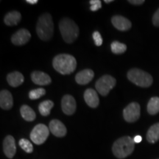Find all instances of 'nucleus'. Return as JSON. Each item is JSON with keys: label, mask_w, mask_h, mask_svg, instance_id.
Here are the masks:
<instances>
[{"label": "nucleus", "mask_w": 159, "mask_h": 159, "mask_svg": "<svg viewBox=\"0 0 159 159\" xmlns=\"http://www.w3.org/2000/svg\"><path fill=\"white\" fill-rule=\"evenodd\" d=\"M3 150L5 156L8 158H13L16 152L15 139L12 136L5 137L3 142Z\"/></svg>", "instance_id": "f8f14e48"}, {"label": "nucleus", "mask_w": 159, "mask_h": 159, "mask_svg": "<svg viewBox=\"0 0 159 159\" xmlns=\"http://www.w3.org/2000/svg\"><path fill=\"white\" fill-rule=\"evenodd\" d=\"M142 136H136L134 137V142L135 143H139V142H142Z\"/></svg>", "instance_id": "7c9ffc66"}, {"label": "nucleus", "mask_w": 159, "mask_h": 159, "mask_svg": "<svg viewBox=\"0 0 159 159\" xmlns=\"http://www.w3.org/2000/svg\"><path fill=\"white\" fill-rule=\"evenodd\" d=\"M31 39L30 33L26 29L19 30L12 35L11 41L14 45L21 46L27 43Z\"/></svg>", "instance_id": "1a4fd4ad"}, {"label": "nucleus", "mask_w": 159, "mask_h": 159, "mask_svg": "<svg viewBox=\"0 0 159 159\" xmlns=\"http://www.w3.org/2000/svg\"><path fill=\"white\" fill-rule=\"evenodd\" d=\"M148 111L150 115H156L159 112V97H152L148 104Z\"/></svg>", "instance_id": "5701e85b"}, {"label": "nucleus", "mask_w": 159, "mask_h": 159, "mask_svg": "<svg viewBox=\"0 0 159 159\" xmlns=\"http://www.w3.org/2000/svg\"><path fill=\"white\" fill-rule=\"evenodd\" d=\"M59 29L65 42L73 43L79 35V27L74 21L68 18L61 19L59 23Z\"/></svg>", "instance_id": "20e7f679"}, {"label": "nucleus", "mask_w": 159, "mask_h": 159, "mask_svg": "<svg viewBox=\"0 0 159 159\" xmlns=\"http://www.w3.org/2000/svg\"><path fill=\"white\" fill-rule=\"evenodd\" d=\"M84 99L86 104L91 108H95L99 105V99L97 91L92 89H88L84 92Z\"/></svg>", "instance_id": "2eb2a0df"}, {"label": "nucleus", "mask_w": 159, "mask_h": 159, "mask_svg": "<svg viewBox=\"0 0 159 159\" xmlns=\"http://www.w3.org/2000/svg\"><path fill=\"white\" fill-rule=\"evenodd\" d=\"M7 80L11 86L18 87L24 83L25 77H24L23 75L19 71H13V72L7 75Z\"/></svg>", "instance_id": "a211bd4d"}, {"label": "nucleus", "mask_w": 159, "mask_h": 159, "mask_svg": "<svg viewBox=\"0 0 159 159\" xmlns=\"http://www.w3.org/2000/svg\"><path fill=\"white\" fill-rule=\"evenodd\" d=\"M104 2H105V3L108 4V3H110V2H113V0H105Z\"/></svg>", "instance_id": "473e14b6"}, {"label": "nucleus", "mask_w": 159, "mask_h": 159, "mask_svg": "<svg viewBox=\"0 0 159 159\" xmlns=\"http://www.w3.org/2000/svg\"><path fill=\"white\" fill-rule=\"evenodd\" d=\"M141 108L137 102H131L123 111V116L128 122H135L140 117Z\"/></svg>", "instance_id": "6e6552de"}, {"label": "nucleus", "mask_w": 159, "mask_h": 159, "mask_svg": "<svg viewBox=\"0 0 159 159\" xmlns=\"http://www.w3.org/2000/svg\"><path fill=\"white\" fill-rule=\"evenodd\" d=\"M20 113H21L22 118L26 121H28V122H32L36 118V114H35V111L27 105H23L21 107Z\"/></svg>", "instance_id": "412c9836"}, {"label": "nucleus", "mask_w": 159, "mask_h": 159, "mask_svg": "<svg viewBox=\"0 0 159 159\" xmlns=\"http://www.w3.org/2000/svg\"><path fill=\"white\" fill-rule=\"evenodd\" d=\"M49 129L45 125L39 124L33 129L30 134V139L35 144L40 145L44 143L48 138Z\"/></svg>", "instance_id": "0eeeda50"}, {"label": "nucleus", "mask_w": 159, "mask_h": 159, "mask_svg": "<svg viewBox=\"0 0 159 159\" xmlns=\"http://www.w3.org/2000/svg\"><path fill=\"white\" fill-rule=\"evenodd\" d=\"M111 51L114 54H122L127 50V46L119 41H115L111 44Z\"/></svg>", "instance_id": "b1692460"}, {"label": "nucleus", "mask_w": 159, "mask_h": 159, "mask_svg": "<svg viewBox=\"0 0 159 159\" xmlns=\"http://www.w3.org/2000/svg\"><path fill=\"white\" fill-rule=\"evenodd\" d=\"M93 39H94L95 45L97 46V47H99V46L102 45V36H101L100 33H99L98 31H95L94 33H93Z\"/></svg>", "instance_id": "cd10ccee"}, {"label": "nucleus", "mask_w": 159, "mask_h": 159, "mask_svg": "<svg viewBox=\"0 0 159 159\" xmlns=\"http://www.w3.org/2000/svg\"><path fill=\"white\" fill-rule=\"evenodd\" d=\"M94 77V73L91 69H83L76 75L75 80L80 85H85L90 83Z\"/></svg>", "instance_id": "dca6fc26"}, {"label": "nucleus", "mask_w": 159, "mask_h": 159, "mask_svg": "<svg viewBox=\"0 0 159 159\" xmlns=\"http://www.w3.org/2000/svg\"><path fill=\"white\" fill-rule=\"evenodd\" d=\"M111 22L117 30L120 31H127L132 27L130 20L122 16H114L111 19Z\"/></svg>", "instance_id": "9b49d317"}, {"label": "nucleus", "mask_w": 159, "mask_h": 159, "mask_svg": "<svg viewBox=\"0 0 159 159\" xmlns=\"http://www.w3.org/2000/svg\"><path fill=\"white\" fill-rule=\"evenodd\" d=\"M128 78L130 82L142 88H148L152 84V77L142 69L134 68L128 71Z\"/></svg>", "instance_id": "39448f33"}, {"label": "nucleus", "mask_w": 159, "mask_h": 159, "mask_svg": "<svg viewBox=\"0 0 159 159\" xmlns=\"http://www.w3.org/2000/svg\"><path fill=\"white\" fill-rule=\"evenodd\" d=\"M31 79L33 83L39 85H47L52 82L51 77L48 75L40 71L32 72Z\"/></svg>", "instance_id": "4468645a"}, {"label": "nucleus", "mask_w": 159, "mask_h": 159, "mask_svg": "<svg viewBox=\"0 0 159 159\" xmlns=\"http://www.w3.org/2000/svg\"><path fill=\"white\" fill-rule=\"evenodd\" d=\"M116 80L114 77L105 75L101 77L97 81L95 87L99 94H100L102 96H107L111 89H114V87L116 85Z\"/></svg>", "instance_id": "423d86ee"}, {"label": "nucleus", "mask_w": 159, "mask_h": 159, "mask_svg": "<svg viewBox=\"0 0 159 159\" xmlns=\"http://www.w3.org/2000/svg\"><path fill=\"white\" fill-rule=\"evenodd\" d=\"M152 24L156 27H159V8L157 10V11L152 16Z\"/></svg>", "instance_id": "c85d7f7f"}, {"label": "nucleus", "mask_w": 159, "mask_h": 159, "mask_svg": "<svg viewBox=\"0 0 159 159\" xmlns=\"http://www.w3.org/2000/svg\"><path fill=\"white\" fill-rule=\"evenodd\" d=\"M135 142L130 136H123L117 139L113 144V153L116 158L122 159L132 153L134 150Z\"/></svg>", "instance_id": "7ed1b4c3"}, {"label": "nucleus", "mask_w": 159, "mask_h": 159, "mask_svg": "<svg viewBox=\"0 0 159 159\" xmlns=\"http://www.w3.org/2000/svg\"><path fill=\"white\" fill-rule=\"evenodd\" d=\"M61 107H62V110L65 114L72 115L76 111L77 105L76 101L74 97L71 95H65L63 96L61 100Z\"/></svg>", "instance_id": "9d476101"}, {"label": "nucleus", "mask_w": 159, "mask_h": 159, "mask_svg": "<svg viewBox=\"0 0 159 159\" xmlns=\"http://www.w3.org/2000/svg\"><path fill=\"white\" fill-rule=\"evenodd\" d=\"M128 2L133 4L134 5H139L144 3V0H129Z\"/></svg>", "instance_id": "c756f323"}, {"label": "nucleus", "mask_w": 159, "mask_h": 159, "mask_svg": "<svg viewBox=\"0 0 159 159\" xmlns=\"http://www.w3.org/2000/svg\"><path fill=\"white\" fill-rule=\"evenodd\" d=\"M27 2L31 4V5H35L38 3V0H27Z\"/></svg>", "instance_id": "2f4dec72"}, {"label": "nucleus", "mask_w": 159, "mask_h": 159, "mask_svg": "<svg viewBox=\"0 0 159 159\" xmlns=\"http://www.w3.org/2000/svg\"><path fill=\"white\" fill-rule=\"evenodd\" d=\"M13 105V99L11 93L7 90L0 92V106L4 110H10Z\"/></svg>", "instance_id": "f3484780"}, {"label": "nucleus", "mask_w": 159, "mask_h": 159, "mask_svg": "<svg viewBox=\"0 0 159 159\" xmlns=\"http://www.w3.org/2000/svg\"><path fill=\"white\" fill-rule=\"evenodd\" d=\"M21 19V15L19 11H11L7 13L4 18V22L7 26L16 25Z\"/></svg>", "instance_id": "6ab92c4d"}, {"label": "nucleus", "mask_w": 159, "mask_h": 159, "mask_svg": "<svg viewBox=\"0 0 159 159\" xmlns=\"http://www.w3.org/2000/svg\"><path fill=\"white\" fill-rule=\"evenodd\" d=\"M54 106V102L51 100H45L40 103L39 110L40 114L43 116H47L50 114L51 109Z\"/></svg>", "instance_id": "4be33fe9"}, {"label": "nucleus", "mask_w": 159, "mask_h": 159, "mask_svg": "<svg viewBox=\"0 0 159 159\" xmlns=\"http://www.w3.org/2000/svg\"><path fill=\"white\" fill-rule=\"evenodd\" d=\"M147 140L151 144H154L159 140V122L150 127L147 134Z\"/></svg>", "instance_id": "aec40b11"}, {"label": "nucleus", "mask_w": 159, "mask_h": 159, "mask_svg": "<svg viewBox=\"0 0 159 159\" xmlns=\"http://www.w3.org/2000/svg\"><path fill=\"white\" fill-rule=\"evenodd\" d=\"M53 68L62 75H70L76 69L77 61L74 56L68 54L57 55L52 61Z\"/></svg>", "instance_id": "f257e3e1"}, {"label": "nucleus", "mask_w": 159, "mask_h": 159, "mask_svg": "<svg viewBox=\"0 0 159 159\" xmlns=\"http://www.w3.org/2000/svg\"><path fill=\"white\" fill-rule=\"evenodd\" d=\"M89 3L91 4L90 10L91 11H97L102 7V2L100 0H91Z\"/></svg>", "instance_id": "bb28decb"}, {"label": "nucleus", "mask_w": 159, "mask_h": 159, "mask_svg": "<svg viewBox=\"0 0 159 159\" xmlns=\"http://www.w3.org/2000/svg\"><path fill=\"white\" fill-rule=\"evenodd\" d=\"M19 146L23 150H25L27 153H31L33 151V146L29 140L26 139H21L19 142Z\"/></svg>", "instance_id": "393cba45"}, {"label": "nucleus", "mask_w": 159, "mask_h": 159, "mask_svg": "<svg viewBox=\"0 0 159 159\" xmlns=\"http://www.w3.org/2000/svg\"><path fill=\"white\" fill-rule=\"evenodd\" d=\"M46 90L43 88H39L32 90L29 92V97L30 99L35 100V99H38L41 98V97L45 95Z\"/></svg>", "instance_id": "a878e982"}, {"label": "nucleus", "mask_w": 159, "mask_h": 159, "mask_svg": "<svg viewBox=\"0 0 159 159\" xmlns=\"http://www.w3.org/2000/svg\"><path fill=\"white\" fill-rule=\"evenodd\" d=\"M49 129L52 134L57 137H63L67 133L65 125L57 119H53L49 122Z\"/></svg>", "instance_id": "ddd939ff"}, {"label": "nucleus", "mask_w": 159, "mask_h": 159, "mask_svg": "<svg viewBox=\"0 0 159 159\" xmlns=\"http://www.w3.org/2000/svg\"><path fill=\"white\" fill-rule=\"evenodd\" d=\"M36 33L42 41H49L54 33V24L49 13L40 16L36 25Z\"/></svg>", "instance_id": "f03ea898"}]
</instances>
